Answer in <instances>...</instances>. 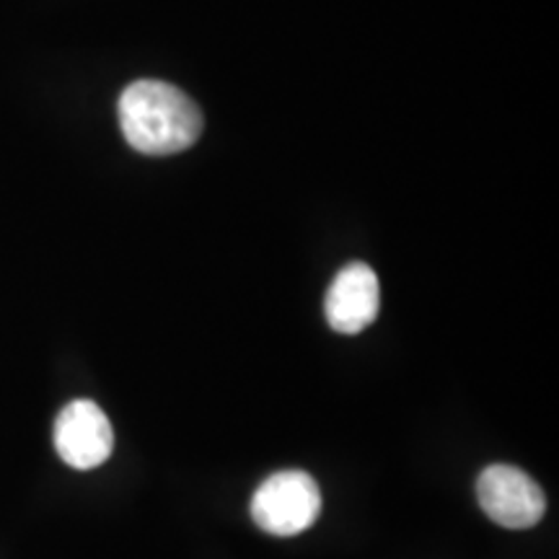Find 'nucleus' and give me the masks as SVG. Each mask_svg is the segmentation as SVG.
<instances>
[{"mask_svg":"<svg viewBox=\"0 0 559 559\" xmlns=\"http://www.w3.org/2000/svg\"><path fill=\"white\" fill-rule=\"evenodd\" d=\"M120 124L130 148L145 156H174L198 143L202 111L171 83L135 81L120 96Z\"/></svg>","mask_w":559,"mask_h":559,"instance_id":"nucleus-1","label":"nucleus"},{"mask_svg":"<svg viewBox=\"0 0 559 559\" xmlns=\"http://www.w3.org/2000/svg\"><path fill=\"white\" fill-rule=\"evenodd\" d=\"M321 513V489L306 472H277L251 498V519L272 536H296Z\"/></svg>","mask_w":559,"mask_h":559,"instance_id":"nucleus-2","label":"nucleus"},{"mask_svg":"<svg viewBox=\"0 0 559 559\" xmlns=\"http://www.w3.org/2000/svg\"><path fill=\"white\" fill-rule=\"evenodd\" d=\"M477 500L487 519L506 528H531L544 519L547 498L526 472L508 464L487 466L479 474Z\"/></svg>","mask_w":559,"mask_h":559,"instance_id":"nucleus-3","label":"nucleus"},{"mask_svg":"<svg viewBox=\"0 0 559 559\" xmlns=\"http://www.w3.org/2000/svg\"><path fill=\"white\" fill-rule=\"evenodd\" d=\"M55 449L68 466L79 472L102 466L115 449V430L99 404L75 400L62 407L55 423Z\"/></svg>","mask_w":559,"mask_h":559,"instance_id":"nucleus-4","label":"nucleus"},{"mask_svg":"<svg viewBox=\"0 0 559 559\" xmlns=\"http://www.w3.org/2000/svg\"><path fill=\"white\" fill-rule=\"evenodd\" d=\"M381 309V285L376 272L362 262L342 267L326 293V321L340 334H360L373 324Z\"/></svg>","mask_w":559,"mask_h":559,"instance_id":"nucleus-5","label":"nucleus"}]
</instances>
